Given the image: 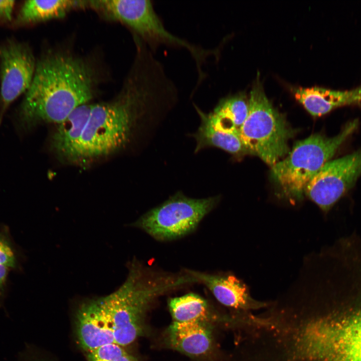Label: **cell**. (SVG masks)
Returning <instances> with one entry per match:
<instances>
[{
    "label": "cell",
    "instance_id": "obj_21",
    "mask_svg": "<svg viewBox=\"0 0 361 361\" xmlns=\"http://www.w3.org/2000/svg\"><path fill=\"white\" fill-rule=\"evenodd\" d=\"M0 264L16 269L18 259L16 249L8 231L0 227Z\"/></svg>",
    "mask_w": 361,
    "mask_h": 361
},
{
    "label": "cell",
    "instance_id": "obj_22",
    "mask_svg": "<svg viewBox=\"0 0 361 361\" xmlns=\"http://www.w3.org/2000/svg\"><path fill=\"white\" fill-rule=\"evenodd\" d=\"M15 5V1L0 0V24L13 22Z\"/></svg>",
    "mask_w": 361,
    "mask_h": 361
},
{
    "label": "cell",
    "instance_id": "obj_5",
    "mask_svg": "<svg viewBox=\"0 0 361 361\" xmlns=\"http://www.w3.org/2000/svg\"><path fill=\"white\" fill-rule=\"evenodd\" d=\"M357 120L348 122L336 136L315 134L297 142L288 155L271 166L273 179L286 197L300 200L308 183L355 131Z\"/></svg>",
    "mask_w": 361,
    "mask_h": 361
},
{
    "label": "cell",
    "instance_id": "obj_7",
    "mask_svg": "<svg viewBox=\"0 0 361 361\" xmlns=\"http://www.w3.org/2000/svg\"><path fill=\"white\" fill-rule=\"evenodd\" d=\"M98 9L107 18L128 26L150 46L163 44L187 49L195 60L199 73L203 72V62L214 53L213 50L198 47L167 31L150 1L100 0Z\"/></svg>",
    "mask_w": 361,
    "mask_h": 361
},
{
    "label": "cell",
    "instance_id": "obj_4",
    "mask_svg": "<svg viewBox=\"0 0 361 361\" xmlns=\"http://www.w3.org/2000/svg\"><path fill=\"white\" fill-rule=\"evenodd\" d=\"M299 346L305 361H361V303L306 321Z\"/></svg>",
    "mask_w": 361,
    "mask_h": 361
},
{
    "label": "cell",
    "instance_id": "obj_13",
    "mask_svg": "<svg viewBox=\"0 0 361 361\" xmlns=\"http://www.w3.org/2000/svg\"><path fill=\"white\" fill-rule=\"evenodd\" d=\"M166 341L171 348L187 355L198 357L206 355L213 345L210 322L173 321L167 329Z\"/></svg>",
    "mask_w": 361,
    "mask_h": 361
},
{
    "label": "cell",
    "instance_id": "obj_6",
    "mask_svg": "<svg viewBox=\"0 0 361 361\" xmlns=\"http://www.w3.org/2000/svg\"><path fill=\"white\" fill-rule=\"evenodd\" d=\"M248 103V114L239 137L245 151L272 166L289 152L292 131L268 99L259 80L252 89Z\"/></svg>",
    "mask_w": 361,
    "mask_h": 361
},
{
    "label": "cell",
    "instance_id": "obj_23",
    "mask_svg": "<svg viewBox=\"0 0 361 361\" xmlns=\"http://www.w3.org/2000/svg\"><path fill=\"white\" fill-rule=\"evenodd\" d=\"M9 268L0 264V299L5 292Z\"/></svg>",
    "mask_w": 361,
    "mask_h": 361
},
{
    "label": "cell",
    "instance_id": "obj_16",
    "mask_svg": "<svg viewBox=\"0 0 361 361\" xmlns=\"http://www.w3.org/2000/svg\"><path fill=\"white\" fill-rule=\"evenodd\" d=\"M248 112V100L240 93L221 100L208 114L215 128L239 135Z\"/></svg>",
    "mask_w": 361,
    "mask_h": 361
},
{
    "label": "cell",
    "instance_id": "obj_19",
    "mask_svg": "<svg viewBox=\"0 0 361 361\" xmlns=\"http://www.w3.org/2000/svg\"><path fill=\"white\" fill-rule=\"evenodd\" d=\"M168 306L174 322H210L213 317L207 302L195 293L171 298Z\"/></svg>",
    "mask_w": 361,
    "mask_h": 361
},
{
    "label": "cell",
    "instance_id": "obj_11",
    "mask_svg": "<svg viewBox=\"0 0 361 361\" xmlns=\"http://www.w3.org/2000/svg\"><path fill=\"white\" fill-rule=\"evenodd\" d=\"M96 298L82 301L75 316L77 338L86 352L115 343L112 330Z\"/></svg>",
    "mask_w": 361,
    "mask_h": 361
},
{
    "label": "cell",
    "instance_id": "obj_3",
    "mask_svg": "<svg viewBox=\"0 0 361 361\" xmlns=\"http://www.w3.org/2000/svg\"><path fill=\"white\" fill-rule=\"evenodd\" d=\"M196 282L197 279L187 272L179 275H154L137 261H133L121 286L109 295L98 298L115 343L124 347L144 333L146 312L156 297Z\"/></svg>",
    "mask_w": 361,
    "mask_h": 361
},
{
    "label": "cell",
    "instance_id": "obj_8",
    "mask_svg": "<svg viewBox=\"0 0 361 361\" xmlns=\"http://www.w3.org/2000/svg\"><path fill=\"white\" fill-rule=\"evenodd\" d=\"M218 200L216 197L193 199L177 193L144 214L133 226L157 240L176 239L195 229Z\"/></svg>",
    "mask_w": 361,
    "mask_h": 361
},
{
    "label": "cell",
    "instance_id": "obj_1",
    "mask_svg": "<svg viewBox=\"0 0 361 361\" xmlns=\"http://www.w3.org/2000/svg\"><path fill=\"white\" fill-rule=\"evenodd\" d=\"M171 86L155 64L135 60L117 95L93 104L72 162H85L110 155L129 140L133 125L152 102L168 95Z\"/></svg>",
    "mask_w": 361,
    "mask_h": 361
},
{
    "label": "cell",
    "instance_id": "obj_14",
    "mask_svg": "<svg viewBox=\"0 0 361 361\" xmlns=\"http://www.w3.org/2000/svg\"><path fill=\"white\" fill-rule=\"evenodd\" d=\"M92 105L88 103L78 106L64 121L57 124L51 137V145L61 158L71 161Z\"/></svg>",
    "mask_w": 361,
    "mask_h": 361
},
{
    "label": "cell",
    "instance_id": "obj_12",
    "mask_svg": "<svg viewBox=\"0 0 361 361\" xmlns=\"http://www.w3.org/2000/svg\"><path fill=\"white\" fill-rule=\"evenodd\" d=\"M186 272L205 285L222 304L236 309H257L265 303L253 299L246 286L233 275L219 276L188 270Z\"/></svg>",
    "mask_w": 361,
    "mask_h": 361
},
{
    "label": "cell",
    "instance_id": "obj_9",
    "mask_svg": "<svg viewBox=\"0 0 361 361\" xmlns=\"http://www.w3.org/2000/svg\"><path fill=\"white\" fill-rule=\"evenodd\" d=\"M360 176L361 150H359L327 162L308 183L304 193L327 213Z\"/></svg>",
    "mask_w": 361,
    "mask_h": 361
},
{
    "label": "cell",
    "instance_id": "obj_20",
    "mask_svg": "<svg viewBox=\"0 0 361 361\" xmlns=\"http://www.w3.org/2000/svg\"><path fill=\"white\" fill-rule=\"evenodd\" d=\"M87 358L88 361H136L123 346L115 343L87 352Z\"/></svg>",
    "mask_w": 361,
    "mask_h": 361
},
{
    "label": "cell",
    "instance_id": "obj_10",
    "mask_svg": "<svg viewBox=\"0 0 361 361\" xmlns=\"http://www.w3.org/2000/svg\"><path fill=\"white\" fill-rule=\"evenodd\" d=\"M36 61L25 42L12 38L0 44V123L10 105L30 87Z\"/></svg>",
    "mask_w": 361,
    "mask_h": 361
},
{
    "label": "cell",
    "instance_id": "obj_17",
    "mask_svg": "<svg viewBox=\"0 0 361 361\" xmlns=\"http://www.w3.org/2000/svg\"><path fill=\"white\" fill-rule=\"evenodd\" d=\"M196 108L201 120L200 126L194 135L197 141L196 151L209 146L217 147L232 154L245 151L239 135L215 128L208 113L196 106Z\"/></svg>",
    "mask_w": 361,
    "mask_h": 361
},
{
    "label": "cell",
    "instance_id": "obj_15",
    "mask_svg": "<svg viewBox=\"0 0 361 361\" xmlns=\"http://www.w3.org/2000/svg\"><path fill=\"white\" fill-rule=\"evenodd\" d=\"M87 6L88 2L84 1H26L14 19L13 24L23 27L61 18L74 9Z\"/></svg>",
    "mask_w": 361,
    "mask_h": 361
},
{
    "label": "cell",
    "instance_id": "obj_18",
    "mask_svg": "<svg viewBox=\"0 0 361 361\" xmlns=\"http://www.w3.org/2000/svg\"><path fill=\"white\" fill-rule=\"evenodd\" d=\"M294 96L312 116H320L343 106L344 96L342 91L321 87L299 88Z\"/></svg>",
    "mask_w": 361,
    "mask_h": 361
},
{
    "label": "cell",
    "instance_id": "obj_2",
    "mask_svg": "<svg viewBox=\"0 0 361 361\" xmlns=\"http://www.w3.org/2000/svg\"><path fill=\"white\" fill-rule=\"evenodd\" d=\"M88 57L53 49L37 60L34 77L18 109L20 124L30 128L42 123L57 124L95 96L100 80Z\"/></svg>",
    "mask_w": 361,
    "mask_h": 361
}]
</instances>
